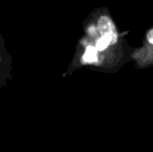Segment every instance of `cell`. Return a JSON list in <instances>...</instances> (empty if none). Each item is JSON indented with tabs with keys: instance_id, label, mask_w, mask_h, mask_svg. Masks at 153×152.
<instances>
[{
	"instance_id": "obj_1",
	"label": "cell",
	"mask_w": 153,
	"mask_h": 152,
	"mask_svg": "<svg viewBox=\"0 0 153 152\" xmlns=\"http://www.w3.org/2000/svg\"><path fill=\"white\" fill-rule=\"evenodd\" d=\"M145 46L131 55L134 62V67L139 70L153 66V29H151L145 36Z\"/></svg>"
},
{
	"instance_id": "obj_2",
	"label": "cell",
	"mask_w": 153,
	"mask_h": 152,
	"mask_svg": "<svg viewBox=\"0 0 153 152\" xmlns=\"http://www.w3.org/2000/svg\"><path fill=\"white\" fill-rule=\"evenodd\" d=\"M13 61L11 57L0 50V90L8 86L13 79Z\"/></svg>"
},
{
	"instance_id": "obj_3",
	"label": "cell",
	"mask_w": 153,
	"mask_h": 152,
	"mask_svg": "<svg viewBox=\"0 0 153 152\" xmlns=\"http://www.w3.org/2000/svg\"><path fill=\"white\" fill-rule=\"evenodd\" d=\"M97 28L100 36L108 37L115 44H117L118 35L112 20L108 16H102L98 21Z\"/></svg>"
}]
</instances>
